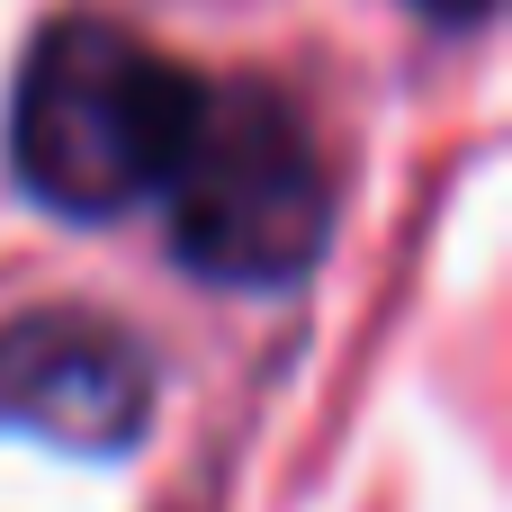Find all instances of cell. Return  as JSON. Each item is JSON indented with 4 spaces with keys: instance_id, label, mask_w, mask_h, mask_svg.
<instances>
[{
    "instance_id": "cell-3",
    "label": "cell",
    "mask_w": 512,
    "mask_h": 512,
    "mask_svg": "<svg viewBox=\"0 0 512 512\" xmlns=\"http://www.w3.org/2000/svg\"><path fill=\"white\" fill-rule=\"evenodd\" d=\"M153 351L99 306H36L0 324V432L126 459L153 423Z\"/></svg>"
},
{
    "instance_id": "cell-1",
    "label": "cell",
    "mask_w": 512,
    "mask_h": 512,
    "mask_svg": "<svg viewBox=\"0 0 512 512\" xmlns=\"http://www.w3.org/2000/svg\"><path fill=\"white\" fill-rule=\"evenodd\" d=\"M198 108L207 81L180 54H162L126 18L72 9L27 45L9 81V171L36 207L72 225H117L162 207Z\"/></svg>"
},
{
    "instance_id": "cell-4",
    "label": "cell",
    "mask_w": 512,
    "mask_h": 512,
    "mask_svg": "<svg viewBox=\"0 0 512 512\" xmlns=\"http://www.w3.org/2000/svg\"><path fill=\"white\" fill-rule=\"evenodd\" d=\"M486 9L495 0H414V18H432V27H486Z\"/></svg>"
},
{
    "instance_id": "cell-2",
    "label": "cell",
    "mask_w": 512,
    "mask_h": 512,
    "mask_svg": "<svg viewBox=\"0 0 512 512\" xmlns=\"http://www.w3.org/2000/svg\"><path fill=\"white\" fill-rule=\"evenodd\" d=\"M171 252L216 288H288L333 234V171L306 108L270 81H207L189 153L162 189Z\"/></svg>"
}]
</instances>
